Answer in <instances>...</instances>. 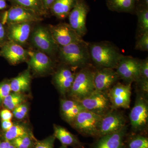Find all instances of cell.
Wrapping results in <instances>:
<instances>
[{
	"label": "cell",
	"instance_id": "obj_1",
	"mask_svg": "<svg viewBox=\"0 0 148 148\" xmlns=\"http://www.w3.org/2000/svg\"><path fill=\"white\" fill-rule=\"evenodd\" d=\"M90 60L99 68L115 69L123 56L116 46L110 42L88 43Z\"/></svg>",
	"mask_w": 148,
	"mask_h": 148
},
{
	"label": "cell",
	"instance_id": "obj_2",
	"mask_svg": "<svg viewBox=\"0 0 148 148\" xmlns=\"http://www.w3.org/2000/svg\"><path fill=\"white\" fill-rule=\"evenodd\" d=\"M88 45V43L84 40L59 47V59L64 64L73 68L86 67L90 61Z\"/></svg>",
	"mask_w": 148,
	"mask_h": 148
},
{
	"label": "cell",
	"instance_id": "obj_3",
	"mask_svg": "<svg viewBox=\"0 0 148 148\" xmlns=\"http://www.w3.org/2000/svg\"><path fill=\"white\" fill-rule=\"evenodd\" d=\"M95 71L86 66L76 73L68 94L73 100L79 101L95 90L94 77Z\"/></svg>",
	"mask_w": 148,
	"mask_h": 148
},
{
	"label": "cell",
	"instance_id": "obj_4",
	"mask_svg": "<svg viewBox=\"0 0 148 148\" xmlns=\"http://www.w3.org/2000/svg\"><path fill=\"white\" fill-rule=\"evenodd\" d=\"M147 96L138 90L135 104L129 114L132 133L147 135L148 123Z\"/></svg>",
	"mask_w": 148,
	"mask_h": 148
},
{
	"label": "cell",
	"instance_id": "obj_5",
	"mask_svg": "<svg viewBox=\"0 0 148 148\" xmlns=\"http://www.w3.org/2000/svg\"><path fill=\"white\" fill-rule=\"evenodd\" d=\"M33 46L49 56L58 52L59 46L53 39L48 27L37 25L33 29L30 39Z\"/></svg>",
	"mask_w": 148,
	"mask_h": 148
},
{
	"label": "cell",
	"instance_id": "obj_6",
	"mask_svg": "<svg viewBox=\"0 0 148 148\" xmlns=\"http://www.w3.org/2000/svg\"><path fill=\"white\" fill-rule=\"evenodd\" d=\"M101 117V116L84 110L77 115L71 125L84 136L96 139Z\"/></svg>",
	"mask_w": 148,
	"mask_h": 148
},
{
	"label": "cell",
	"instance_id": "obj_7",
	"mask_svg": "<svg viewBox=\"0 0 148 148\" xmlns=\"http://www.w3.org/2000/svg\"><path fill=\"white\" fill-rule=\"evenodd\" d=\"M0 19L5 25L11 24L34 22L42 21V16L34 12L18 6L12 5L0 14Z\"/></svg>",
	"mask_w": 148,
	"mask_h": 148
},
{
	"label": "cell",
	"instance_id": "obj_8",
	"mask_svg": "<svg viewBox=\"0 0 148 148\" xmlns=\"http://www.w3.org/2000/svg\"><path fill=\"white\" fill-rule=\"evenodd\" d=\"M140 62L141 60L130 56L123 55L120 58L116 71L125 84L138 82L140 77Z\"/></svg>",
	"mask_w": 148,
	"mask_h": 148
},
{
	"label": "cell",
	"instance_id": "obj_9",
	"mask_svg": "<svg viewBox=\"0 0 148 148\" xmlns=\"http://www.w3.org/2000/svg\"><path fill=\"white\" fill-rule=\"evenodd\" d=\"M77 101L86 110L101 116L112 109L107 92L95 90L86 98Z\"/></svg>",
	"mask_w": 148,
	"mask_h": 148
},
{
	"label": "cell",
	"instance_id": "obj_10",
	"mask_svg": "<svg viewBox=\"0 0 148 148\" xmlns=\"http://www.w3.org/2000/svg\"><path fill=\"white\" fill-rule=\"evenodd\" d=\"M126 119L122 112L118 109H112L102 116L97 138L119 131L126 125Z\"/></svg>",
	"mask_w": 148,
	"mask_h": 148
},
{
	"label": "cell",
	"instance_id": "obj_11",
	"mask_svg": "<svg viewBox=\"0 0 148 148\" xmlns=\"http://www.w3.org/2000/svg\"><path fill=\"white\" fill-rule=\"evenodd\" d=\"M89 11L90 8L86 0H77L68 16L69 25L82 38L87 32L86 21Z\"/></svg>",
	"mask_w": 148,
	"mask_h": 148
},
{
	"label": "cell",
	"instance_id": "obj_12",
	"mask_svg": "<svg viewBox=\"0 0 148 148\" xmlns=\"http://www.w3.org/2000/svg\"><path fill=\"white\" fill-rule=\"evenodd\" d=\"M131 84L118 82L107 92L112 109H129L131 103Z\"/></svg>",
	"mask_w": 148,
	"mask_h": 148
},
{
	"label": "cell",
	"instance_id": "obj_13",
	"mask_svg": "<svg viewBox=\"0 0 148 148\" xmlns=\"http://www.w3.org/2000/svg\"><path fill=\"white\" fill-rule=\"evenodd\" d=\"M48 28L53 39L59 47L84 41L82 37L78 34L69 24L59 23L57 25H49Z\"/></svg>",
	"mask_w": 148,
	"mask_h": 148
},
{
	"label": "cell",
	"instance_id": "obj_14",
	"mask_svg": "<svg viewBox=\"0 0 148 148\" xmlns=\"http://www.w3.org/2000/svg\"><path fill=\"white\" fill-rule=\"evenodd\" d=\"M0 48V56L11 64L16 65L28 60L29 50L14 42L8 40Z\"/></svg>",
	"mask_w": 148,
	"mask_h": 148
},
{
	"label": "cell",
	"instance_id": "obj_15",
	"mask_svg": "<svg viewBox=\"0 0 148 148\" xmlns=\"http://www.w3.org/2000/svg\"><path fill=\"white\" fill-rule=\"evenodd\" d=\"M29 68L35 74L42 75L51 71L53 63L49 56L38 50H29Z\"/></svg>",
	"mask_w": 148,
	"mask_h": 148
},
{
	"label": "cell",
	"instance_id": "obj_16",
	"mask_svg": "<svg viewBox=\"0 0 148 148\" xmlns=\"http://www.w3.org/2000/svg\"><path fill=\"white\" fill-rule=\"evenodd\" d=\"M34 23L23 22L6 25L8 40L12 41L23 46L30 39Z\"/></svg>",
	"mask_w": 148,
	"mask_h": 148
},
{
	"label": "cell",
	"instance_id": "obj_17",
	"mask_svg": "<svg viewBox=\"0 0 148 148\" xmlns=\"http://www.w3.org/2000/svg\"><path fill=\"white\" fill-rule=\"evenodd\" d=\"M127 131L126 125L116 132L96 138L90 145V148H124Z\"/></svg>",
	"mask_w": 148,
	"mask_h": 148
},
{
	"label": "cell",
	"instance_id": "obj_18",
	"mask_svg": "<svg viewBox=\"0 0 148 148\" xmlns=\"http://www.w3.org/2000/svg\"><path fill=\"white\" fill-rule=\"evenodd\" d=\"M120 79L116 71L110 68H99L95 71L94 83L95 90L108 92Z\"/></svg>",
	"mask_w": 148,
	"mask_h": 148
},
{
	"label": "cell",
	"instance_id": "obj_19",
	"mask_svg": "<svg viewBox=\"0 0 148 148\" xmlns=\"http://www.w3.org/2000/svg\"><path fill=\"white\" fill-rule=\"evenodd\" d=\"M76 74L70 68L66 67L60 68L56 72L53 76V82L61 94L65 95L69 92Z\"/></svg>",
	"mask_w": 148,
	"mask_h": 148
},
{
	"label": "cell",
	"instance_id": "obj_20",
	"mask_svg": "<svg viewBox=\"0 0 148 148\" xmlns=\"http://www.w3.org/2000/svg\"><path fill=\"white\" fill-rule=\"evenodd\" d=\"M60 109L64 119L71 124L80 112L86 110L79 102L73 99L61 100Z\"/></svg>",
	"mask_w": 148,
	"mask_h": 148
},
{
	"label": "cell",
	"instance_id": "obj_21",
	"mask_svg": "<svg viewBox=\"0 0 148 148\" xmlns=\"http://www.w3.org/2000/svg\"><path fill=\"white\" fill-rule=\"evenodd\" d=\"M53 135L65 147L73 148H85L84 144L80 141L76 135L72 134L65 127L54 125Z\"/></svg>",
	"mask_w": 148,
	"mask_h": 148
},
{
	"label": "cell",
	"instance_id": "obj_22",
	"mask_svg": "<svg viewBox=\"0 0 148 148\" xmlns=\"http://www.w3.org/2000/svg\"><path fill=\"white\" fill-rule=\"evenodd\" d=\"M77 0H55L51 6L49 12L60 20H64L76 4Z\"/></svg>",
	"mask_w": 148,
	"mask_h": 148
},
{
	"label": "cell",
	"instance_id": "obj_23",
	"mask_svg": "<svg viewBox=\"0 0 148 148\" xmlns=\"http://www.w3.org/2000/svg\"><path fill=\"white\" fill-rule=\"evenodd\" d=\"M30 71L31 70L28 68L11 80L10 84L12 92L21 93L29 90L32 79Z\"/></svg>",
	"mask_w": 148,
	"mask_h": 148
},
{
	"label": "cell",
	"instance_id": "obj_24",
	"mask_svg": "<svg viewBox=\"0 0 148 148\" xmlns=\"http://www.w3.org/2000/svg\"><path fill=\"white\" fill-rule=\"evenodd\" d=\"M137 0H106L109 10L117 12L135 13Z\"/></svg>",
	"mask_w": 148,
	"mask_h": 148
},
{
	"label": "cell",
	"instance_id": "obj_25",
	"mask_svg": "<svg viewBox=\"0 0 148 148\" xmlns=\"http://www.w3.org/2000/svg\"><path fill=\"white\" fill-rule=\"evenodd\" d=\"M135 13L138 19V30L140 36L148 32V5L141 0H137Z\"/></svg>",
	"mask_w": 148,
	"mask_h": 148
},
{
	"label": "cell",
	"instance_id": "obj_26",
	"mask_svg": "<svg viewBox=\"0 0 148 148\" xmlns=\"http://www.w3.org/2000/svg\"><path fill=\"white\" fill-rule=\"evenodd\" d=\"M12 5L18 6L34 12L42 16L47 13L44 8L42 0H8Z\"/></svg>",
	"mask_w": 148,
	"mask_h": 148
},
{
	"label": "cell",
	"instance_id": "obj_27",
	"mask_svg": "<svg viewBox=\"0 0 148 148\" xmlns=\"http://www.w3.org/2000/svg\"><path fill=\"white\" fill-rule=\"evenodd\" d=\"M32 135V131L26 126L21 124H13L8 130L0 132V138L12 141L19 137Z\"/></svg>",
	"mask_w": 148,
	"mask_h": 148
},
{
	"label": "cell",
	"instance_id": "obj_28",
	"mask_svg": "<svg viewBox=\"0 0 148 148\" xmlns=\"http://www.w3.org/2000/svg\"><path fill=\"white\" fill-rule=\"evenodd\" d=\"M124 148H148V138L146 135L127 133L124 142Z\"/></svg>",
	"mask_w": 148,
	"mask_h": 148
},
{
	"label": "cell",
	"instance_id": "obj_29",
	"mask_svg": "<svg viewBox=\"0 0 148 148\" xmlns=\"http://www.w3.org/2000/svg\"><path fill=\"white\" fill-rule=\"evenodd\" d=\"M140 91L148 96V58L141 60L140 77L137 82Z\"/></svg>",
	"mask_w": 148,
	"mask_h": 148
},
{
	"label": "cell",
	"instance_id": "obj_30",
	"mask_svg": "<svg viewBox=\"0 0 148 148\" xmlns=\"http://www.w3.org/2000/svg\"><path fill=\"white\" fill-rule=\"evenodd\" d=\"M24 100V96L21 93L11 92L5 98L2 106L10 110H13L16 107L22 104Z\"/></svg>",
	"mask_w": 148,
	"mask_h": 148
},
{
	"label": "cell",
	"instance_id": "obj_31",
	"mask_svg": "<svg viewBox=\"0 0 148 148\" xmlns=\"http://www.w3.org/2000/svg\"><path fill=\"white\" fill-rule=\"evenodd\" d=\"M37 140L32 135L19 137L11 142L15 148H34Z\"/></svg>",
	"mask_w": 148,
	"mask_h": 148
},
{
	"label": "cell",
	"instance_id": "obj_32",
	"mask_svg": "<svg viewBox=\"0 0 148 148\" xmlns=\"http://www.w3.org/2000/svg\"><path fill=\"white\" fill-rule=\"evenodd\" d=\"M56 138L51 135L41 140H37L34 148H54Z\"/></svg>",
	"mask_w": 148,
	"mask_h": 148
},
{
	"label": "cell",
	"instance_id": "obj_33",
	"mask_svg": "<svg viewBox=\"0 0 148 148\" xmlns=\"http://www.w3.org/2000/svg\"><path fill=\"white\" fill-rule=\"evenodd\" d=\"M11 92L9 81L4 80L0 82V107L2 106L5 98Z\"/></svg>",
	"mask_w": 148,
	"mask_h": 148
},
{
	"label": "cell",
	"instance_id": "obj_34",
	"mask_svg": "<svg viewBox=\"0 0 148 148\" xmlns=\"http://www.w3.org/2000/svg\"><path fill=\"white\" fill-rule=\"evenodd\" d=\"M135 49L137 50L148 51V32H145L139 36L136 42Z\"/></svg>",
	"mask_w": 148,
	"mask_h": 148
},
{
	"label": "cell",
	"instance_id": "obj_35",
	"mask_svg": "<svg viewBox=\"0 0 148 148\" xmlns=\"http://www.w3.org/2000/svg\"><path fill=\"white\" fill-rule=\"evenodd\" d=\"M28 112V106L26 104L22 103L14 109L12 113L15 118L21 120L26 116Z\"/></svg>",
	"mask_w": 148,
	"mask_h": 148
},
{
	"label": "cell",
	"instance_id": "obj_36",
	"mask_svg": "<svg viewBox=\"0 0 148 148\" xmlns=\"http://www.w3.org/2000/svg\"><path fill=\"white\" fill-rule=\"evenodd\" d=\"M8 40L6 26L0 19V47Z\"/></svg>",
	"mask_w": 148,
	"mask_h": 148
},
{
	"label": "cell",
	"instance_id": "obj_37",
	"mask_svg": "<svg viewBox=\"0 0 148 148\" xmlns=\"http://www.w3.org/2000/svg\"><path fill=\"white\" fill-rule=\"evenodd\" d=\"M13 114L10 110L7 109H4L0 111V117L2 120H11Z\"/></svg>",
	"mask_w": 148,
	"mask_h": 148
},
{
	"label": "cell",
	"instance_id": "obj_38",
	"mask_svg": "<svg viewBox=\"0 0 148 148\" xmlns=\"http://www.w3.org/2000/svg\"><path fill=\"white\" fill-rule=\"evenodd\" d=\"M13 124L11 120H1V127L3 132H5L8 130L12 127Z\"/></svg>",
	"mask_w": 148,
	"mask_h": 148
},
{
	"label": "cell",
	"instance_id": "obj_39",
	"mask_svg": "<svg viewBox=\"0 0 148 148\" xmlns=\"http://www.w3.org/2000/svg\"><path fill=\"white\" fill-rule=\"evenodd\" d=\"M0 148H15L11 141L0 138Z\"/></svg>",
	"mask_w": 148,
	"mask_h": 148
},
{
	"label": "cell",
	"instance_id": "obj_40",
	"mask_svg": "<svg viewBox=\"0 0 148 148\" xmlns=\"http://www.w3.org/2000/svg\"><path fill=\"white\" fill-rule=\"evenodd\" d=\"M55 0H42L45 9L47 13L49 12V9L51 5Z\"/></svg>",
	"mask_w": 148,
	"mask_h": 148
},
{
	"label": "cell",
	"instance_id": "obj_41",
	"mask_svg": "<svg viewBox=\"0 0 148 148\" xmlns=\"http://www.w3.org/2000/svg\"><path fill=\"white\" fill-rule=\"evenodd\" d=\"M6 0H0V10H4L7 8Z\"/></svg>",
	"mask_w": 148,
	"mask_h": 148
},
{
	"label": "cell",
	"instance_id": "obj_42",
	"mask_svg": "<svg viewBox=\"0 0 148 148\" xmlns=\"http://www.w3.org/2000/svg\"><path fill=\"white\" fill-rule=\"evenodd\" d=\"M141 1L146 4L147 5H148V0H141Z\"/></svg>",
	"mask_w": 148,
	"mask_h": 148
},
{
	"label": "cell",
	"instance_id": "obj_43",
	"mask_svg": "<svg viewBox=\"0 0 148 148\" xmlns=\"http://www.w3.org/2000/svg\"><path fill=\"white\" fill-rule=\"evenodd\" d=\"M59 148H68V147H65V146L62 145L61 147H60Z\"/></svg>",
	"mask_w": 148,
	"mask_h": 148
}]
</instances>
